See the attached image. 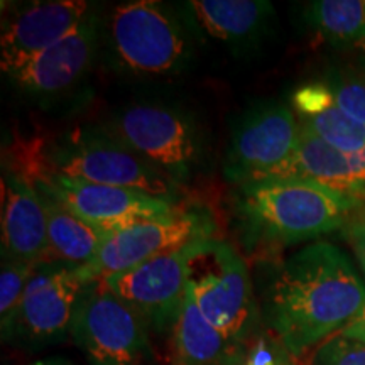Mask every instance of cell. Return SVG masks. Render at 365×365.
I'll use <instances>...</instances> for the list:
<instances>
[{"mask_svg":"<svg viewBox=\"0 0 365 365\" xmlns=\"http://www.w3.org/2000/svg\"><path fill=\"white\" fill-rule=\"evenodd\" d=\"M2 257L31 266L51 262L48 220L38 190L7 166L2 173Z\"/></svg>","mask_w":365,"mask_h":365,"instance_id":"cell-15","label":"cell"},{"mask_svg":"<svg viewBox=\"0 0 365 365\" xmlns=\"http://www.w3.org/2000/svg\"><path fill=\"white\" fill-rule=\"evenodd\" d=\"M312 365H365V344L336 333L318 346Z\"/></svg>","mask_w":365,"mask_h":365,"instance_id":"cell-24","label":"cell"},{"mask_svg":"<svg viewBox=\"0 0 365 365\" xmlns=\"http://www.w3.org/2000/svg\"><path fill=\"white\" fill-rule=\"evenodd\" d=\"M186 27L166 4L130 0L103 21V44L113 70L132 78H163L185 70L191 56Z\"/></svg>","mask_w":365,"mask_h":365,"instance_id":"cell-4","label":"cell"},{"mask_svg":"<svg viewBox=\"0 0 365 365\" xmlns=\"http://www.w3.org/2000/svg\"><path fill=\"white\" fill-rule=\"evenodd\" d=\"M298 137L293 105L276 100L252 105L232 130L223 175L235 186L276 175L294 154Z\"/></svg>","mask_w":365,"mask_h":365,"instance_id":"cell-9","label":"cell"},{"mask_svg":"<svg viewBox=\"0 0 365 365\" xmlns=\"http://www.w3.org/2000/svg\"><path fill=\"white\" fill-rule=\"evenodd\" d=\"M188 287L203 317L237 349L247 352L261 308L240 254L218 239L196 242L190 247Z\"/></svg>","mask_w":365,"mask_h":365,"instance_id":"cell-5","label":"cell"},{"mask_svg":"<svg viewBox=\"0 0 365 365\" xmlns=\"http://www.w3.org/2000/svg\"><path fill=\"white\" fill-rule=\"evenodd\" d=\"M70 336L90 365H154L149 325L103 281L86 284Z\"/></svg>","mask_w":365,"mask_h":365,"instance_id":"cell-7","label":"cell"},{"mask_svg":"<svg viewBox=\"0 0 365 365\" xmlns=\"http://www.w3.org/2000/svg\"><path fill=\"white\" fill-rule=\"evenodd\" d=\"M173 335L180 365H240L245 355L203 317L190 287Z\"/></svg>","mask_w":365,"mask_h":365,"instance_id":"cell-20","label":"cell"},{"mask_svg":"<svg viewBox=\"0 0 365 365\" xmlns=\"http://www.w3.org/2000/svg\"><path fill=\"white\" fill-rule=\"evenodd\" d=\"M341 235L354 250L355 259L365 276V203L349 218V222L341 228Z\"/></svg>","mask_w":365,"mask_h":365,"instance_id":"cell-25","label":"cell"},{"mask_svg":"<svg viewBox=\"0 0 365 365\" xmlns=\"http://www.w3.org/2000/svg\"><path fill=\"white\" fill-rule=\"evenodd\" d=\"M322 81L341 110L365 125V58L331 66Z\"/></svg>","mask_w":365,"mask_h":365,"instance_id":"cell-22","label":"cell"},{"mask_svg":"<svg viewBox=\"0 0 365 365\" xmlns=\"http://www.w3.org/2000/svg\"><path fill=\"white\" fill-rule=\"evenodd\" d=\"M181 12L185 26L200 38L240 48L262 38L274 9L262 0H191Z\"/></svg>","mask_w":365,"mask_h":365,"instance_id":"cell-16","label":"cell"},{"mask_svg":"<svg viewBox=\"0 0 365 365\" xmlns=\"http://www.w3.org/2000/svg\"><path fill=\"white\" fill-rule=\"evenodd\" d=\"M97 12L7 78L22 93L39 100L59 98L75 90L91 70L100 44Z\"/></svg>","mask_w":365,"mask_h":365,"instance_id":"cell-14","label":"cell"},{"mask_svg":"<svg viewBox=\"0 0 365 365\" xmlns=\"http://www.w3.org/2000/svg\"><path fill=\"white\" fill-rule=\"evenodd\" d=\"M102 127L178 185L190 181L203 163L202 130L190 113L173 105H125L113 112Z\"/></svg>","mask_w":365,"mask_h":365,"instance_id":"cell-6","label":"cell"},{"mask_svg":"<svg viewBox=\"0 0 365 365\" xmlns=\"http://www.w3.org/2000/svg\"><path fill=\"white\" fill-rule=\"evenodd\" d=\"M193 245V244H191ZM163 254L102 279L158 333L175 328L188 289L190 247Z\"/></svg>","mask_w":365,"mask_h":365,"instance_id":"cell-13","label":"cell"},{"mask_svg":"<svg viewBox=\"0 0 365 365\" xmlns=\"http://www.w3.org/2000/svg\"><path fill=\"white\" fill-rule=\"evenodd\" d=\"M33 271L34 266H31V264L2 261V272H0V328H2L4 340H11L17 313H19L27 282H29Z\"/></svg>","mask_w":365,"mask_h":365,"instance_id":"cell-23","label":"cell"},{"mask_svg":"<svg viewBox=\"0 0 365 365\" xmlns=\"http://www.w3.org/2000/svg\"><path fill=\"white\" fill-rule=\"evenodd\" d=\"M97 12L85 0H34L4 7L0 66L6 76L66 38Z\"/></svg>","mask_w":365,"mask_h":365,"instance_id":"cell-12","label":"cell"},{"mask_svg":"<svg viewBox=\"0 0 365 365\" xmlns=\"http://www.w3.org/2000/svg\"><path fill=\"white\" fill-rule=\"evenodd\" d=\"M34 365H70V364L59 362V360H53V362H39V364H34Z\"/></svg>","mask_w":365,"mask_h":365,"instance_id":"cell-27","label":"cell"},{"mask_svg":"<svg viewBox=\"0 0 365 365\" xmlns=\"http://www.w3.org/2000/svg\"><path fill=\"white\" fill-rule=\"evenodd\" d=\"M21 159L91 185L139 191L180 205L181 185L130 150L100 127H76L53 143L33 144Z\"/></svg>","mask_w":365,"mask_h":365,"instance_id":"cell-3","label":"cell"},{"mask_svg":"<svg viewBox=\"0 0 365 365\" xmlns=\"http://www.w3.org/2000/svg\"><path fill=\"white\" fill-rule=\"evenodd\" d=\"M217 223L205 207H178L168 215L150 218L137 225L112 232L95 261L80 267L86 282L102 281L113 274L158 257L176 252L196 242L215 239Z\"/></svg>","mask_w":365,"mask_h":365,"instance_id":"cell-8","label":"cell"},{"mask_svg":"<svg viewBox=\"0 0 365 365\" xmlns=\"http://www.w3.org/2000/svg\"><path fill=\"white\" fill-rule=\"evenodd\" d=\"M12 171L27 178L38 188L51 193L85 222L108 234L150 218L168 215L180 207L139 191L70 180L26 159H19L17 170Z\"/></svg>","mask_w":365,"mask_h":365,"instance_id":"cell-10","label":"cell"},{"mask_svg":"<svg viewBox=\"0 0 365 365\" xmlns=\"http://www.w3.org/2000/svg\"><path fill=\"white\" fill-rule=\"evenodd\" d=\"M272 176L304 178L365 198V153H344L331 148L299 124L294 154Z\"/></svg>","mask_w":365,"mask_h":365,"instance_id":"cell-17","label":"cell"},{"mask_svg":"<svg viewBox=\"0 0 365 365\" xmlns=\"http://www.w3.org/2000/svg\"><path fill=\"white\" fill-rule=\"evenodd\" d=\"M291 105L299 124L331 148L344 153H365V125L341 110L323 81L296 88Z\"/></svg>","mask_w":365,"mask_h":365,"instance_id":"cell-18","label":"cell"},{"mask_svg":"<svg viewBox=\"0 0 365 365\" xmlns=\"http://www.w3.org/2000/svg\"><path fill=\"white\" fill-rule=\"evenodd\" d=\"M339 335L344 336L346 340L360 341V344H365V303L364 307L360 308V312L355 314V318L350 323L341 328Z\"/></svg>","mask_w":365,"mask_h":365,"instance_id":"cell-26","label":"cell"},{"mask_svg":"<svg viewBox=\"0 0 365 365\" xmlns=\"http://www.w3.org/2000/svg\"><path fill=\"white\" fill-rule=\"evenodd\" d=\"M365 303V282L350 255L331 242H314L269 272L261 291V319L301 357L336 335Z\"/></svg>","mask_w":365,"mask_h":365,"instance_id":"cell-1","label":"cell"},{"mask_svg":"<svg viewBox=\"0 0 365 365\" xmlns=\"http://www.w3.org/2000/svg\"><path fill=\"white\" fill-rule=\"evenodd\" d=\"M364 196L296 176H267L237 185L235 228L250 255L266 259L289 245L341 230Z\"/></svg>","mask_w":365,"mask_h":365,"instance_id":"cell-2","label":"cell"},{"mask_svg":"<svg viewBox=\"0 0 365 365\" xmlns=\"http://www.w3.org/2000/svg\"><path fill=\"white\" fill-rule=\"evenodd\" d=\"M314 34L333 48L365 49V0H318L307 9Z\"/></svg>","mask_w":365,"mask_h":365,"instance_id":"cell-21","label":"cell"},{"mask_svg":"<svg viewBox=\"0 0 365 365\" xmlns=\"http://www.w3.org/2000/svg\"><path fill=\"white\" fill-rule=\"evenodd\" d=\"M34 188L38 190L46 212V220H48L51 261L68 264L73 267H85L93 262L103 242L110 234L85 222L46 190H41L38 186Z\"/></svg>","mask_w":365,"mask_h":365,"instance_id":"cell-19","label":"cell"},{"mask_svg":"<svg viewBox=\"0 0 365 365\" xmlns=\"http://www.w3.org/2000/svg\"><path fill=\"white\" fill-rule=\"evenodd\" d=\"M86 284L80 267L56 261L36 264L11 340L41 346L70 336Z\"/></svg>","mask_w":365,"mask_h":365,"instance_id":"cell-11","label":"cell"}]
</instances>
